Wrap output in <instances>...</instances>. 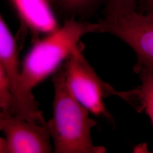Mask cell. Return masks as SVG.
<instances>
[{"mask_svg":"<svg viewBox=\"0 0 153 153\" xmlns=\"http://www.w3.org/2000/svg\"><path fill=\"white\" fill-rule=\"evenodd\" d=\"M99 28L98 23L80 22L70 18L55 32L34 41L22 64L18 116L36 124L46 123L32 93L33 88L55 73L81 47L79 42L83 36L98 33Z\"/></svg>","mask_w":153,"mask_h":153,"instance_id":"cell-1","label":"cell"},{"mask_svg":"<svg viewBox=\"0 0 153 153\" xmlns=\"http://www.w3.org/2000/svg\"><path fill=\"white\" fill-rule=\"evenodd\" d=\"M53 116L47 123L56 153H103L106 149L95 146L91 129L97 121L69 90L64 64L54 73Z\"/></svg>","mask_w":153,"mask_h":153,"instance_id":"cell-2","label":"cell"},{"mask_svg":"<svg viewBox=\"0 0 153 153\" xmlns=\"http://www.w3.org/2000/svg\"><path fill=\"white\" fill-rule=\"evenodd\" d=\"M64 65L66 82L73 96L91 114L113 120L105 107L104 98L118 96L119 91L98 76L83 55L81 46L69 56Z\"/></svg>","mask_w":153,"mask_h":153,"instance_id":"cell-3","label":"cell"},{"mask_svg":"<svg viewBox=\"0 0 153 153\" xmlns=\"http://www.w3.org/2000/svg\"><path fill=\"white\" fill-rule=\"evenodd\" d=\"M98 23L99 33L115 35L135 52L138 61L134 66L153 71V16L134 11L104 17Z\"/></svg>","mask_w":153,"mask_h":153,"instance_id":"cell-4","label":"cell"},{"mask_svg":"<svg viewBox=\"0 0 153 153\" xmlns=\"http://www.w3.org/2000/svg\"><path fill=\"white\" fill-rule=\"evenodd\" d=\"M0 153H49L53 150L47 124L30 122L18 116L0 117Z\"/></svg>","mask_w":153,"mask_h":153,"instance_id":"cell-5","label":"cell"},{"mask_svg":"<svg viewBox=\"0 0 153 153\" xmlns=\"http://www.w3.org/2000/svg\"><path fill=\"white\" fill-rule=\"evenodd\" d=\"M22 22L38 39L40 34L45 35L60 27L50 4L45 0H10Z\"/></svg>","mask_w":153,"mask_h":153,"instance_id":"cell-6","label":"cell"},{"mask_svg":"<svg viewBox=\"0 0 153 153\" xmlns=\"http://www.w3.org/2000/svg\"><path fill=\"white\" fill-rule=\"evenodd\" d=\"M101 0H55L54 4L70 18L88 15L98 6Z\"/></svg>","mask_w":153,"mask_h":153,"instance_id":"cell-7","label":"cell"},{"mask_svg":"<svg viewBox=\"0 0 153 153\" xmlns=\"http://www.w3.org/2000/svg\"><path fill=\"white\" fill-rule=\"evenodd\" d=\"M134 70L139 74L142 82L140 89L141 92L143 109H145L153 125V71L136 66Z\"/></svg>","mask_w":153,"mask_h":153,"instance_id":"cell-8","label":"cell"},{"mask_svg":"<svg viewBox=\"0 0 153 153\" xmlns=\"http://www.w3.org/2000/svg\"><path fill=\"white\" fill-rule=\"evenodd\" d=\"M17 116L14 95L5 73L0 68V117Z\"/></svg>","mask_w":153,"mask_h":153,"instance_id":"cell-9","label":"cell"},{"mask_svg":"<svg viewBox=\"0 0 153 153\" xmlns=\"http://www.w3.org/2000/svg\"><path fill=\"white\" fill-rule=\"evenodd\" d=\"M138 0H107L103 11L104 18L120 16L137 11Z\"/></svg>","mask_w":153,"mask_h":153,"instance_id":"cell-10","label":"cell"},{"mask_svg":"<svg viewBox=\"0 0 153 153\" xmlns=\"http://www.w3.org/2000/svg\"><path fill=\"white\" fill-rule=\"evenodd\" d=\"M137 11L153 16V0H138Z\"/></svg>","mask_w":153,"mask_h":153,"instance_id":"cell-11","label":"cell"},{"mask_svg":"<svg viewBox=\"0 0 153 153\" xmlns=\"http://www.w3.org/2000/svg\"><path fill=\"white\" fill-rule=\"evenodd\" d=\"M46 1H47L48 3H49L50 4H54V2H55V0H45Z\"/></svg>","mask_w":153,"mask_h":153,"instance_id":"cell-12","label":"cell"}]
</instances>
